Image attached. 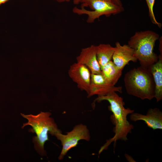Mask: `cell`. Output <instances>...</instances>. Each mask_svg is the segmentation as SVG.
<instances>
[{
  "label": "cell",
  "instance_id": "cell-1",
  "mask_svg": "<svg viewBox=\"0 0 162 162\" xmlns=\"http://www.w3.org/2000/svg\"><path fill=\"white\" fill-rule=\"evenodd\" d=\"M103 100L108 101L110 104L109 108L113 114L111 119L115 125L114 129L115 135L101 147L99 154L107 149L113 142L115 144L119 140H127L128 134L131 133L134 129L133 126L128 121L127 117L128 115L133 113L134 111L124 107L125 104L122 98L116 92H113L105 95L98 96L94 101L100 102Z\"/></svg>",
  "mask_w": 162,
  "mask_h": 162
},
{
  "label": "cell",
  "instance_id": "cell-2",
  "mask_svg": "<svg viewBox=\"0 0 162 162\" xmlns=\"http://www.w3.org/2000/svg\"><path fill=\"white\" fill-rule=\"evenodd\" d=\"M128 94L143 100L154 98L155 85L149 69L140 66L130 70L124 77Z\"/></svg>",
  "mask_w": 162,
  "mask_h": 162
},
{
  "label": "cell",
  "instance_id": "cell-3",
  "mask_svg": "<svg viewBox=\"0 0 162 162\" xmlns=\"http://www.w3.org/2000/svg\"><path fill=\"white\" fill-rule=\"evenodd\" d=\"M21 115L26 119L28 122L23 124L22 129L27 125H30L32 128L30 132L34 133L36 136L33 137L32 141L36 151L42 156L46 155L44 149L45 142L49 140L48 133L54 136L56 132L60 131L49 112H41L37 115Z\"/></svg>",
  "mask_w": 162,
  "mask_h": 162
},
{
  "label": "cell",
  "instance_id": "cell-4",
  "mask_svg": "<svg viewBox=\"0 0 162 162\" xmlns=\"http://www.w3.org/2000/svg\"><path fill=\"white\" fill-rule=\"evenodd\" d=\"M159 35L151 30L137 32L130 38L128 45L134 50V55L141 66L148 68L156 62L158 56L154 51Z\"/></svg>",
  "mask_w": 162,
  "mask_h": 162
},
{
  "label": "cell",
  "instance_id": "cell-5",
  "mask_svg": "<svg viewBox=\"0 0 162 162\" xmlns=\"http://www.w3.org/2000/svg\"><path fill=\"white\" fill-rule=\"evenodd\" d=\"M124 10L120 0H84L80 8L74 7L72 11L78 15H86L87 22L91 23L102 16L108 17L119 14Z\"/></svg>",
  "mask_w": 162,
  "mask_h": 162
},
{
  "label": "cell",
  "instance_id": "cell-6",
  "mask_svg": "<svg viewBox=\"0 0 162 162\" xmlns=\"http://www.w3.org/2000/svg\"><path fill=\"white\" fill-rule=\"evenodd\" d=\"M59 140L62 146V150L58 157L60 160H62L68 151L76 146L81 140L89 141L91 138L89 130L86 126L82 124L76 125L71 131L63 134L59 131L54 135Z\"/></svg>",
  "mask_w": 162,
  "mask_h": 162
},
{
  "label": "cell",
  "instance_id": "cell-7",
  "mask_svg": "<svg viewBox=\"0 0 162 162\" xmlns=\"http://www.w3.org/2000/svg\"><path fill=\"white\" fill-rule=\"evenodd\" d=\"M122 87H116L109 82L100 74H92L88 97L95 95L98 96L107 95L113 92H122Z\"/></svg>",
  "mask_w": 162,
  "mask_h": 162
},
{
  "label": "cell",
  "instance_id": "cell-8",
  "mask_svg": "<svg viewBox=\"0 0 162 162\" xmlns=\"http://www.w3.org/2000/svg\"><path fill=\"white\" fill-rule=\"evenodd\" d=\"M69 76L78 88L87 93L90 84L91 73L85 65L76 62L72 64L68 70Z\"/></svg>",
  "mask_w": 162,
  "mask_h": 162
},
{
  "label": "cell",
  "instance_id": "cell-9",
  "mask_svg": "<svg viewBox=\"0 0 162 162\" xmlns=\"http://www.w3.org/2000/svg\"><path fill=\"white\" fill-rule=\"evenodd\" d=\"M76 59L77 62L86 65L92 74H101V68L97 58L96 46L92 45L82 49Z\"/></svg>",
  "mask_w": 162,
  "mask_h": 162
},
{
  "label": "cell",
  "instance_id": "cell-10",
  "mask_svg": "<svg viewBox=\"0 0 162 162\" xmlns=\"http://www.w3.org/2000/svg\"><path fill=\"white\" fill-rule=\"evenodd\" d=\"M115 49L112 58L114 64L122 70L130 61L136 62L137 60L134 55L133 49L128 44L122 45L118 42L115 43Z\"/></svg>",
  "mask_w": 162,
  "mask_h": 162
},
{
  "label": "cell",
  "instance_id": "cell-11",
  "mask_svg": "<svg viewBox=\"0 0 162 162\" xmlns=\"http://www.w3.org/2000/svg\"><path fill=\"white\" fill-rule=\"evenodd\" d=\"M130 118L134 122L143 121L153 130L162 129V112L158 108L149 109L146 115L134 112L130 114Z\"/></svg>",
  "mask_w": 162,
  "mask_h": 162
},
{
  "label": "cell",
  "instance_id": "cell-12",
  "mask_svg": "<svg viewBox=\"0 0 162 162\" xmlns=\"http://www.w3.org/2000/svg\"><path fill=\"white\" fill-rule=\"evenodd\" d=\"M158 56V61L148 68L155 83L154 98L157 102L159 101L162 99V55L160 54Z\"/></svg>",
  "mask_w": 162,
  "mask_h": 162
},
{
  "label": "cell",
  "instance_id": "cell-13",
  "mask_svg": "<svg viewBox=\"0 0 162 162\" xmlns=\"http://www.w3.org/2000/svg\"><path fill=\"white\" fill-rule=\"evenodd\" d=\"M98 61L101 70L103 67L111 60L115 48L109 44H100L96 46Z\"/></svg>",
  "mask_w": 162,
  "mask_h": 162
},
{
  "label": "cell",
  "instance_id": "cell-14",
  "mask_svg": "<svg viewBox=\"0 0 162 162\" xmlns=\"http://www.w3.org/2000/svg\"><path fill=\"white\" fill-rule=\"evenodd\" d=\"M101 70V74L104 77L114 85H116L121 77L122 71L111 60L103 67Z\"/></svg>",
  "mask_w": 162,
  "mask_h": 162
},
{
  "label": "cell",
  "instance_id": "cell-15",
  "mask_svg": "<svg viewBox=\"0 0 162 162\" xmlns=\"http://www.w3.org/2000/svg\"><path fill=\"white\" fill-rule=\"evenodd\" d=\"M148 9V15L152 23L161 28L162 25L158 22L154 12L153 8L155 0H146Z\"/></svg>",
  "mask_w": 162,
  "mask_h": 162
},
{
  "label": "cell",
  "instance_id": "cell-16",
  "mask_svg": "<svg viewBox=\"0 0 162 162\" xmlns=\"http://www.w3.org/2000/svg\"><path fill=\"white\" fill-rule=\"evenodd\" d=\"M59 3H62L65 2H69L71 0H54ZM74 4L78 5L81 4L84 0H72Z\"/></svg>",
  "mask_w": 162,
  "mask_h": 162
},
{
  "label": "cell",
  "instance_id": "cell-17",
  "mask_svg": "<svg viewBox=\"0 0 162 162\" xmlns=\"http://www.w3.org/2000/svg\"><path fill=\"white\" fill-rule=\"evenodd\" d=\"M125 157L127 161L129 162H136L131 156L128 154H125Z\"/></svg>",
  "mask_w": 162,
  "mask_h": 162
},
{
  "label": "cell",
  "instance_id": "cell-18",
  "mask_svg": "<svg viewBox=\"0 0 162 162\" xmlns=\"http://www.w3.org/2000/svg\"><path fill=\"white\" fill-rule=\"evenodd\" d=\"M9 0H0V5L2 4H4Z\"/></svg>",
  "mask_w": 162,
  "mask_h": 162
}]
</instances>
